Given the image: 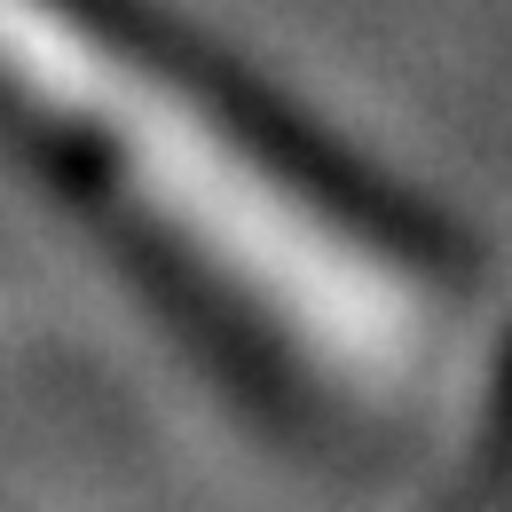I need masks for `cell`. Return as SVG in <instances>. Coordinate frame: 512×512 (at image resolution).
<instances>
[{"label":"cell","mask_w":512,"mask_h":512,"mask_svg":"<svg viewBox=\"0 0 512 512\" xmlns=\"http://www.w3.org/2000/svg\"><path fill=\"white\" fill-rule=\"evenodd\" d=\"M0 142L284 410L394 434L457 386L465 253L142 0H0Z\"/></svg>","instance_id":"cell-1"},{"label":"cell","mask_w":512,"mask_h":512,"mask_svg":"<svg viewBox=\"0 0 512 512\" xmlns=\"http://www.w3.org/2000/svg\"><path fill=\"white\" fill-rule=\"evenodd\" d=\"M434 512H512V363L497 371V386H489L473 457H465V473L449 481V497Z\"/></svg>","instance_id":"cell-2"}]
</instances>
